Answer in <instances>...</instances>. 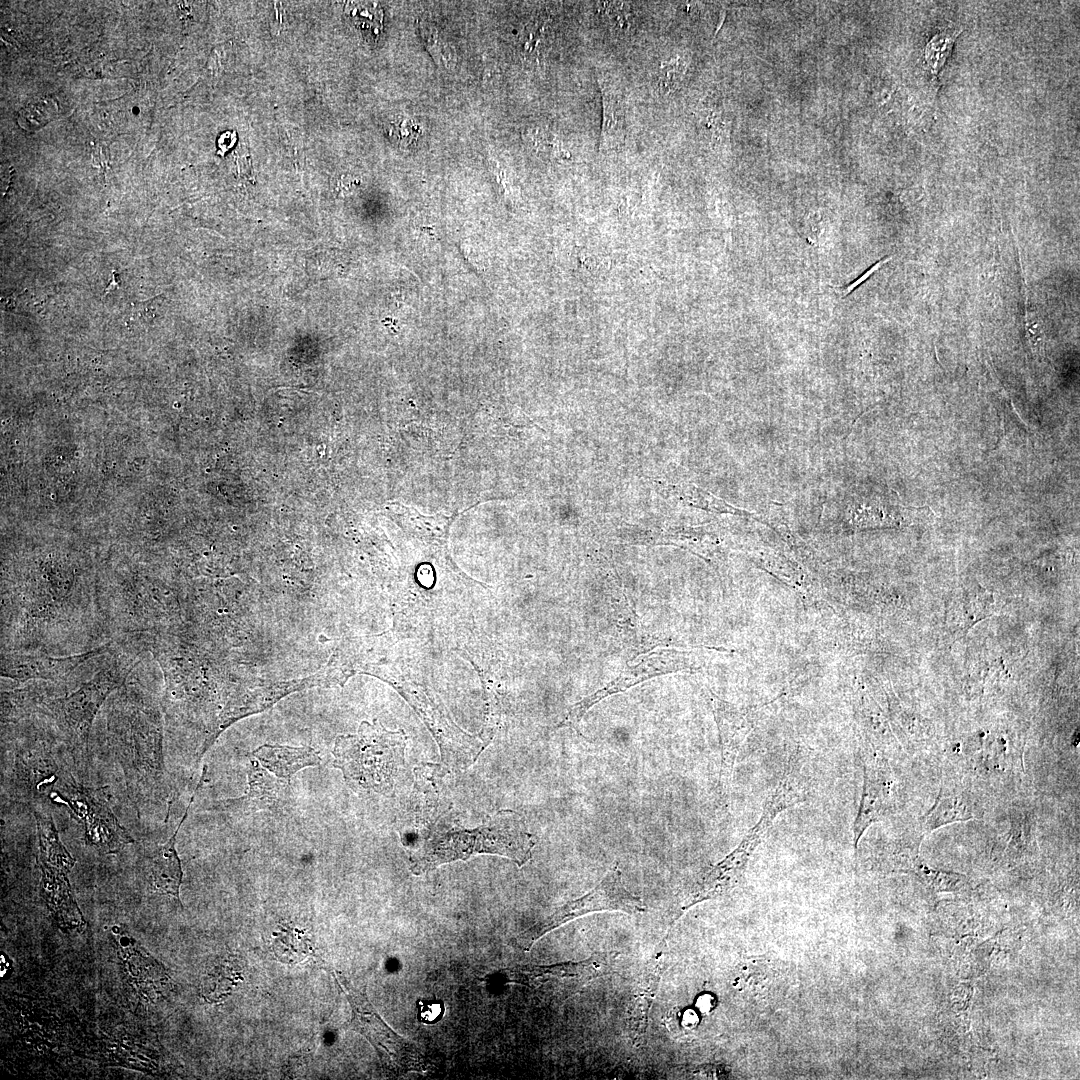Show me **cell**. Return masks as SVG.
<instances>
[{"label": "cell", "instance_id": "44dd1931", "mask_svg": "<svg viewBox=\"0 0 1080 1080\" xmlns=\"http://www.w3.org/2000/svg\"><path fill=\"white\" fill-rule=\"evenodd\" d=\"M974 807L972 802L963 794L941 791L935 805L925 817L924 831L930 833L944 825L973 819Z\"/></svg>", "mask_w": 1080, "mask_h": 1080}, {"label": "cell", "instance_id": "52a82bcc", "mask_svg": "<svg viewBox=\"0 0 1080 1080\" xmlns=\"http://www.w3.org/2000/svg\"><path fill=\"white\" fill-rule=\"evenodd\" d=\"M39 845L41 870L40 894L47 908L60 925L69 929L83 926L82 914L74 900L68 874L75 864L59 838L50 812L37 807L33 810Z\"/></svg>", "mask_w": 1080, "mask_h": 1080}, {"label": "cell", "instance_id": "8fae6325", "mask_svg": "<svg viewBox=\"0 0 1080 1080\" xmlns=\"http://www.w3.org/2000/svg\"><path fill=\"white\" fill-rule=\"evenodd\" d=\"M69 772L61 766L50 746L42 741L18 742L14 750L9 786L12 794L34 808L49 802V796Z\"/></svg>", "mask_w": 1080, "mask_h": 1080}, {"label": "cell", "instance_id": "f1b7e54d", "mask_svg": "<svg viewBox=\"0 0 1080 1080\" xmlns=\"http://www.w3.org/2000/svg\"><path fill=\"white\" fill-rule=\"evenodd\" d=\"M156 297L135 303L132 305V319L142 322H150L155 318Z\"/></svg>", "mask_w": 1080, "mask_h": 1080}, {"label": "cell", "instance_id": "e0dca14e", "mask_svg": "<svg viewBox=\"0 0 1080 1080\" xmlns=\"http://www.w3.org/2000/svg\"><path fill=\"white\" fill-rule=\"evenodd\" d=\"M288 781L276 779L263 770L255 760L248 767L249 790L246 795L219 801L225 809L269 810L281 807L288 790Z\"/></svg>", "mask_w": 1080, "mask_h": 1080}, {"label": "cell", "instance_id": "4316f807", "mask_svg": "<svg viewBox=\"0 0 1080 1080\" xmlns=\"http://www.w3.org/2000/svg\"><path fill=\"white\" fill-rule=\"evenodd\" d=\"M917 873L927 885L938 892H955L967 884L966 877L962 874L936 870L926 865H919Z\"/></svg>", "mask_w": 1080, "mask_h": 1080}, {"label": "cell", "instance_id": "9c48e42d", "mask_svg": "<svg viewBox=\"0 0 1080 1080\" xmlns=\"http://www.w3.org/2000/svg\"><path fill=\"white\" fill-rule=\"evenodd\" d=\"M49 802L66 807L82 825L85 843L100 853H115L134 842L100 791L83 785L71 772L52 791Z\"/></svg>", "mask_w": 1080, "mask_h": 1080}, {"label": "cell", "instance_id": "1f68e13d", "mask_svg": "<svg viewBox=\"0 0 1080 1080\" xmlns=\"http://www.w3.org/2000/svg\"><path fill=\"white\" fill-rule=\"evenodd\" d=\"M117 280H118V276H117V274L115 273V271H113V272H112V276H111V279H110V281H109V283H108V285H107V287H106V289H105V291H104V296H105V295H106V294H107V293H108L109 291H111V290H113V289H116V288H118V287H119V284H118V281H117Z\"/></svg>", "mask_w": 1080, "mask_h": 1080}, {"label": "cell", "instance_id": "7c38bea8", "mask_svg": "<svg viewBox=\"0 0 1080 1080\" xmlns=\"http://www.w3.org/2000/svg\"><path fill=\"white\" fill-rule=\"evenodd\" d=\"M110 644L97 650L65 657H52L39 653L10 652L2 657L1 675L18 682L28 680L57 681L67 677L83 662L106 651Z\"/></svg>", "mask_w": 1080, "mask_h": 1080}, {"label": "cell", "instance_id": "ba28073f", "mask_svg": "<svg viewBox=\"0 0 1080 1080\" xmlns=\"http://www.w3.org/2000/svg\"><path fill=\"white\" fill-rule=\"evenodd\" d=\"M792 805L789 794L781 788H775L766 799L758 822L731 853L697 879L690 888L681 909L685 911L700 902L721 897L734 889L775 818Z\"/></svg>", "mask_w": 1080, "mask_h": 1080}, {"label": "cell", "instance_id": "4dcf8cb0", "mask_svg": "<svg viewBox=\"0 0 1080 1080\" xmlns=\"http://www.w3.org/2000/svg\"><path fill=\"white\" fill-rule=\"evenodd\" d=\"M889 259H891V257L888 256V257H885V258L879 260L878 262L873 264L869 269H867L860 277H858L853 282L847 284V286L845 287V290L843 291L844 294L842 295V297H846L848 294H850L857 286H859L863 281H865L867 278H869V276L874 271H876L882 264L886 263L887 260H889Z\"/></svg>", "mask_w": 1080, "mask_h": 1080}, {"label": "cell", "instance_id": "603a6c76", "mask_svg": "<svg viewBox=\"0 0 1080 1080\" xmlns=\"http://www.w3.org/2000/svg\"><path fill=\"white\" fill-rule=\"evenodd\" d=\"M630 4L619 1L597 2L599 16L616 35L625 36L632 32L634 14Z\"/></svg>", "mask_w": 1080, "mask_h": 1080}, {"label": "cell", "instance_id": "30bf717a", "mask_svg": "<svg viewBox=\"0 0 1080 1080\" xmlns=\"http://www.w3.org/2000/svg\"><path fill=\"white\" fill-rule=\"evenodd\" d=\"M645 910L644 902L627 889L618 864L614 863L591 891L565 903L550 916L523 931L516 941L521 949L529 951L545 934L586 914L602 911L639 914Z\"/></svg>", "mask_w": 1080, "mask_h": 1080}, {"label": "cell", "instance_id": "7a4b0ae2", "mask_svg": "<svg viewBox=\"0 0 1080 1080\" xmlns=\"http://www.w3.org/2000/svg\"><path fill=\"white\" fill-rule=\"evenodd\" d=\"M535 844L536 837L528 831L523 818L512 810H501L476 829L435 832L425 837L410 853V870L420 875L481 853L504 856L522 866L531 859Z\"/></svg>", "mask_w": 1080, "mask_h": 1080}, {"label": "cell", "instance_id": "2e32d148", "mask_svg": "<svg viewBox=\"0 0 1080 1080\" xmlns=\"http://www.w3.org/2000/svg\"><path fill=\"white\" fill-rule=\"evenodd\" d=\"M993 594L980 584L960 586L953 593L946 612V626L954 639L964 637L978 622L993 613Z\"/></svg>", "mask_w": 1080, "mask_h": 1080}, {"label": "cell", "instance_id": "cb8c5ba5", "mask_svg": "<svg viewBox=\"0 0 1080 1080\" xmlns=\"http://www.w3.org/2000/svg\"><path fill=\"white\" fill-rule=\"evenodd\" d=\"M961 30L946 29L934 35L927 43L924 58L927 69L935 77L949 58L953 44Z\"/></svg>", "mask_w": 1080, "mask_h": 1080}, {"label": "cell", "instance_id": "ac0fdd59", "mask_svg": "<svg viewBox=\"0 0 1080 1080\" xmlns=\"http://www.w3.org/2000/svg\"><path fill=\"white\" fill-rule=\"evenodd\" d=\"M602 98V127L599 151L615 152L624 145L626 134L625 105L622 93L604 76H597Z\"/></svg>", "mask_w": 1080, "mask_h": 1080}, {"label": "cell", "instance_id": "d6986e66", "mask_svg": "<svg viewBox=\"0 0 1080 1080\" xmlns=\"http://www.w3.org/2000/svg\"><path fill=\"white\" fill-rule=\"evenodd\" d=\"M663 944L664 942L660 944V951L650 960L628 1012V1029L633 1044L640 1041L647 1029L649 1011L656 997L662 975Z\"/></svg>", "mask_w": 1080, "mask_h": 1080}, {"label": "cell", "instance_id": "7402d4cb", "mask_svg": "<svg viewBox=\"0 0 1080 1080\" xmlns=\"http://www.w3.org/2000/svg\"><path fill=\"white\" fill-rule=\"evenodd\" d=\"M689 64L690 58L681 52H675L661 59L656 79L658 91L662 95H670L678 90L686 76Z\"/></svg>", "mask_w": 1080, "mask_h": 1080}, {"label": "cell", "instance_id": "6da1fadb", "mask_svg": "<svg viewBox=\"0 0 1080 1080\" xmlns=\"http://www.w3.org/2000/svg\"><path fill=\"white\" fill-rule=\"evenodd\" d=\"M107 730L109 743L138 811L167 804L172 790L167 778L161 714L150 699L126 687L115 695Z\"/></svg>", "mask_w": 1080, "mask_h": 1080}, {"label": "cell", "instance_id": "484cf974", "mask_svg": "<svg viewBox=\"0 0 1080 1080\" xmlns=\"http://www.w3.org/2000/svg\"><path fill=\"white\" fill-rule=\"evenodd\" d=\"M699 123L710 135L713 147H721L729 140V124L723 112L714 107H706L697 113Z\"/></svg>", "mask_w": 1080, "mask_h": 1080}, {"label": "cell", "instance_id": "ffe728a7", "mask_svg": "<svg viewBox=\"0 0 1080 1080\" xmlns=\"http://www.w3.org/2000/svg\"><path fill=\"white\" fill-rule=\"evenodd\" d=\"M253 756L277 777L289 780L305 767L321 763L318 752L309 746L290 747L264 744L253 751Z\"/></svg>", "mask_w": 1080, "mask_h": 1080}, {"label": "cell", "instance_id": "5bb4252c", "mask_svg": "<svg viewBox=\"0 0 1080 1080\" xmlns=\"http://www.w3.org/2000/svg\"><path fill=\"white\" fill-rule=\"evenodd\" d=\"M617 957L615 952L598 953L584 961L546 966H520L506 970L509 979L518 983L535 984L539 979H567L585 984L607 974Z\"/></svg>", "mask_w": 1080, "mask_h": 1080}, {"label": "cell", "instance_id": "5b68a950", "mask_svg": "<svg viewBox=\"0 0 1080 1080\" xmlns=\"http://www.w3.org/2000/svg\"><path fill=\"white\" fill-rule=\"evenodd\" d=\"M133 666L121 663L106 667L65 697L47 701L44 705L52 725L72 748H87L90 730L100 707L116 689L123 686Z\"/></svg>", "mask_w": 1080, "mask_h": 1080}, {"label": "cell", "instance_id": "f546056e", "mask_svg": "<svg viewBox=\"0 0 1080 1080\" xmlns=\"http://www.w3.org/2000/svg\"><path fill=\"white\" fill-rule=\"evenodd\" d=\"M973 995V986L969 983H961L955 987L951 994L953 1005L956 1006V1010H963L969 1007V1003Z\"/></svg>", "mask_w": 1080, "mask_h": 1080}, {"label": "cell", "instance_id": "9a60e30c", "mask_svg": "<svg viewBox=\"0 0 1080 1080\" xmlns=\"http://www.w3.org/2000/svg\"><path fill=\"white\" fill-rule=\"evenodd\" d=\"M890 772L879 758L868 760L864 768L863 789L858 813L853 825L854 846L857 848L865 830L882 818L889 806Z\"/></svg>", "mask_w": 1080, "mask_h": 1080}, {"label": "cell", "instance_id": "8992f818", "mask_svg": "<svg viewBox=\"0 0 1080 1080\" xmlns=\"http://www.w3.org/2000/svg\"><path fill=\"white\" fill-rule=\"evenodd\" d=\"M350 1003L352 1016L342 1028L363 1035L375 1048L383 1066L396 1074L426 1073L430 1069L421 1050L409 1040L394 1032L380 1017L366 994L339 971L329 969Z\"/></svg>", "mask_w": 1080, "mask_h": 1080}, {"label": "cell", "instance_id": "3957f363", "mask_svg": "<svg viewBox=\"0 0 1080 1080\" xmlns=\"http://www.w3.org/2000/svg\"><path fill=\"white\" fill-rule=\"evenodd\" d=\"M405 746L402 730L388 731L377 721H364L356 734L336 738L333 766L341 770L354 792L389 794L403 763Z\"/></svg>", "mask_w": 1080, "mask_h": 1080}, {"label": "cell", "instance_id": "d4e9b609", "mask_svg": "<svg viewBox=\"0 0 1080 1080\" xmlns=\"http://www.w3.org/2000/svg\"><path fill=\"white\" fill-rule=\"evenodd\" d=\"M58 106L51 98H40L27 104L18 114L19 126L27 131H35L50 122L56 115Z\"/></svg>", "mask_w": 1080, "mask_h": 1080}, {"label": "cell", "instance_id": "277c9868", "mask_svg": "<svg viewBox=\"0 0 1080 1080\" xmlns=\"http://www.w3.org/2000/svg\"><path fill=\"white\" fill-rule=\"evenodd\" d=\"M167 588L157 579H120L99 583L102 610L120 632L153 634L165 625L169 602Z\"/></svg>", "mask_w": 1080, "mask_h": 1080}, {"label": "cell", "instance_id": "4fadbf2b", "mask_svg": "<svg viewBox=\"0 0 1080 1080\" xmlns=\"http://www.w3.org/2000/svg\"><path fill=\"white\" fill-rule=\"evenodd\" d=\"M206 766L203 768L200 781L197 788L193 792L190 802L186 808V811L175 830L174 834L163 845L155 847L146 860V880L148 882L149 890L159 896L168 897L176 902V904L182 907L180 901V885L182 883V867L181 862L176 851V836L181 828V825L186 820L190 806L194 800L195 794L202 785L204 776L206 773Z\"/></svg>", "mask_w": 1080, "mask_h": 1080}, {"label": "cell", "instance_id": "83f0119b", "mask_svg": "<svg viewBox=\"0 0 1080 1080\" xmlns=\"http://www.w3.org/2000/svg\"><path fill=\"white\" fill-rule=\"evenodd\" d=\"M349 12L360 29L378 35L380 28H382V13L377 10L376 5L357 3L350 5Z\"/></svg>", "mask_w": 1080, "mask_h": 1080}]
</instances>
